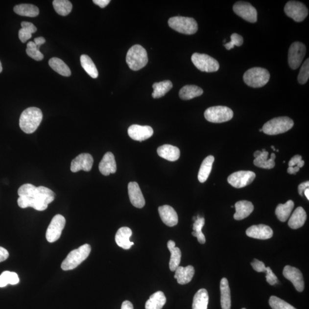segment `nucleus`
I'll return each instance as SVG.
<instances>
[{
    "instance_id": "f257e3e1",
    "label": "nucleus",
    "mask_w": 309,
    "mask_h": 309,
    "mask_svg": "<svg viewBox=\"0 0 309 309\" xmlns=\"http://www.w3.org/2000/svg\"><path fill=\"white\" fill-rule=\"evenodd\" d=\"M18 194V203L20 208H32L41 212L48 208L49 204L53 201L55 196V193L50 189L44 186L37 188L29 183L20 187Z\"/></svg>"
},
{
    "instance_id": "f03ea898",
    "label": "nucleus",
    "mask_w": 309,
    "mask_h": 309,
    "mask_svg": "<svg viewBox=\"0 0 309 309\" xmlns=\"http://www.w3.org/2000/svg\"><path fill=\"white\" fill-rule=\"evenodd\" d=\"M42 111L38 108L30 107L23 112L20 116V128L25 133L30 134L36 131L43 120Z\"/></svg>"
},
{
    "instance_id": "7ed1b4c3",
    "label": "nucleus",
    "mask_w": 309,
    "mask_h": 309,
    "mask_svg": "<svg viewBox=\"0 0 309 309\" xmlns=\"http://www.w3.org/2000/svg\"><path fill=\"white\" fill-rule=\"evenodd\" d=\"M90 244H85L78 249L71 251L62 263V269L64 271L75 269L86 260L91 253Z\"/></svg>"
},
{
    "instance_id": "20e7f679",
    "label": "nucleus",
    "mask_w": 309,
    "mask_h": 309,
    "mask_svg": "<svg viewBox=\"0 0 309 309\" xmlns=\"http://www.w3.org/2000/svg\"><path fill=\"white\" fill-rule=\"evenodd\" d=\"M147 51L140 45H135L128 50L126 63L132 71H137L144 68L148 63Z\"/></svg>"
},
{
    "instance_id": "39448f33",
    "label": "nucleus",
    "mask_w": 309,
    "mask_h": 309,
    "mask_svg": "<svg viewBox=\"0 0 309 309\" xmlns=\"http://www.w3.org/2000/svg\"><path fill=\"white\" fill-rule=\"evenodd\" d=\"M270 74L263 68L255 67L247 70L243 75V80L248 86L253 88L262 87L269 81Z\"/></svg>"
},
{
    "instance_id": "423d86ee",
    "label": "nucleus",
    "mask_w": 309,
    "mask_h": 309,
    "mask_svg": "<svg viewBox=\"0 0 309 309\" xmlns=\"http://www.w3.org/2000/svg\"><path fill=\"white\" fill-rule=\"evenodd\" d=\"M294 121L286 117H278L273 119L263 125L262 131L269 135H276L286 132L293 128Z\"/></svg>"
},
{
    "instance_id": "0eeeda50",
    "label": "nucleus",
    "mask_w": 309,
    "mask_h": 309,
    "mask_svg": "<svg viewBox=\"0 0 309 309\" xmlns=\"http://www.w3.org/2000/svg\"><path fill=\"white\" fill-rule=\"evenodd\" d=\"M168 25L179 33L193 35L198 31V26L195 20L186 17H173L168 20Z\"/></svg>"
},
{
    "instance_id": "6e6552de",
    "label": "nucleus",
    "mask_w": 309,
    "mask_h": 309,
    "mask_svg": "<svg viewBox=\"0 0 309 309\" xmlns=\"http://www.w3.org/2000/svg\"><path fill=\"white\" fill-rule=\"evenodd\" d=\"M232 110L225 106H215L208 108L205 112L207 120L214 123H221L230 120L233 117Z\"/></svg>"
},
{
    "instance_id": "1a4fd4ad",
    "label": "nucleus",
    "mask_w": 309,
    "mask_h": 309,
    "mask_svg": "<svg viewBox=\"0 0 309 309\" xmlns=\"http://www.w3.org/2000/svg\"><path fill=\"white\" fill-rule=\"evenodd\" d=\"M191 60L193 65L202 72H215L219 69L218 61L206 54L193 53Z\"/></svg>"
},
{
    "instance_id": "9d476101",
    "label": "nucleus",
    "mask_w": 309,
    "mask_h": 309,
    "mask_svg": "<svg viewBox=\"0 0 309 309\" xmlns=\"http://www.w3.org/2000/svg\"><path fill=\"white\" fill-rule=\"evenodd\" d=\"M284 11L288 17L298 23L303 22L309 13L307 6L303 3L296 1H288Z\"/></svg>"
},
{
    "instance_id": "9b49d317",
    "label": "nucleus",
    "mask_w": 309,
    "mask_h": 309,
    "mask_svg": "<svg viewBox=\"0 0 309 309\" xmlns=\"http://www.w3.org/2000/svg\"><path fill=\"white\" fill-rule=\"evenodd\" d=\"M66 223V219L62 215L57 214L53 217L46 232V238L49 242H55L60 238Z\"/></svg>"
},
{
    "instance_id": "f8f14e48",
    "label": "nucleus",
    "mask_w": 309,
    "mask_h": 309,
    "mask_svg": "<svg viewBox=\"0 0 309 309\" xmlns=\"http://www.w3.org/2000/svg\"><path fill=\"white\" fill-rule=\"evenodd\" d=\"M307 48L303 43L295 42L291 44L288 53V63L292 70H297L303 60Z\"/></svg>"
},
{
    "instance_id": "ddd939ff",
    "label": "nucleus",
    "mask_w": 309,
    "mask_h": 309,
    "mask_svg": "<svg viewBox=\"0 0 309 309\" xmlns=\"http://www.w3.org/2000/svg\"><path fill=\"white\" fill-rule=\"evenodd\" d=\"M254 172L250 171H240L230 175L227 181L234 188L240 189L251 184L256 178Z\"/></svg>"
},
{
    "instance_id": "4468645a",
    "label": "nucleus",
    "mask_w": 309,
    "mask_h": 309,
    "mask_svg": "<svg viewBox=\"0 0 309 309\" xmlns=\"http://www.w3.org/2000/svg\"><path fill=\"white\" fill-rule=\"evenodd\" d=\"M236 14L248 22L254 23L257 21V11L249 2L238 1L233 6Z\"/></svg>"
},
{
    "instance_id": "2eb2a0df",
    "label": "nucleus",
    "mask_w": 309,
    "mask_h": 309,
    "mask_svg": "<svg viewBox=\"0 0 309 309\" xmlns=\"http://www.w3.org/2000/svg\"><path fill=\"white\" fill-rule=\"evenodd\" d=\"M94 164V159L89 154H81L71 162V171L77 172L80 170L88 172L91 170Z\"/></svg>"
},
{
    "instance_id": "dca6fc26",
    "label": "nucleus",
    "mask_w": 309,
    "mask_h": 309,
    "mask_svg": "<svg viewBox=\"0 0 309 309\" xmlns=\"http://www.w3.org/2000/svg\"><path fill=\"white\" fill-rule=\"evenodd\" d=\"M283 275L287 280L291 282L298 291H304V281L303 276L300 270L294 267L287 265L284 267Z\"/></svg>"
},
{
    "instance_id": "f3484780",
    "label": "nucleus",
    "mask_w": 309,
    "mask_h": 309,
    "mask_svg": "<svg viewBox=\"0 0 309 309\" xmlns=\"http://www.w3.org/2000/svg\"><path fill=\"white\" fill-rule=\"evenodd\" d=\"M128 134L133 140L142 142L151 138L154 134V130L148 125L143 126V125L134 124L129 127Z\"/></svg>"
},
{
    "instance_id": "a211bd4d",
    "label": "nucleus",
    "mask_w": 309,
    "mask_h": 309,
    "mask_svg": "<svg viewBox=\"0 0 309 309\" xmlns=\"http://www.w3.org/2000/svg\"><path fill=\"white\" fill-rule=\"evenodd\" d=\"M254 156L255 157L254 164L258 167L272 169L276 166V163H275V159L276 158V154L272 153L270 158L268 159L269 152H267L265 149H263L262 151H257L255 152Z\"/></svg>"
},
{
    "instance_id": "6ab92c4d",
    "label": "nucleus",
    "mask_w": 309,
    "mask_h": 309,
    "mask_svg": "<svg viewBox=\"0 0 309 309\" xmlns=\"http://www.w3.org/2000/svg\"><path fill=\"white\" fill-rule=\"evenodd\" d=\"M128 195L132 205L135 208L142 209L145 205V199L137 182H131L128 186Z\"/></svg>"
},
{
    "instance_id": "aec40b11",
    "label": "nucleus",
    "mask_w": 309,
    "mask_h": 309,
    "mask_svg": "<svg viewBox=\"0 0 309 309\" xmlns=\"http://www.w3.org/2000/svg\"><path fill=\"white\" fill-rule=\"evenodd\" d=\"M246 235L259 239H268L273 236V231L269 226L264 225H253L246 230Z\"/></svg>"
},
{
    "instance_id": "412c9836",
    "label": "nucleus",
    "mask_w": 309,
    "mask_h": 309,
    "mask_svg": "<svg viewBox=\"0 0 309 309\" xmlns=\"http://www.w3.org/2000/svg\"><path fill=\"white\" fill-rule=\"evenodd\" d=\"M159 215L165 225L169 227H173L178 223V216L175 210L170 206L164 205L159 207L158 209Z\"/></svg>"
},
{
    "instance_id": "4be33fe9",
    "label": "nucleus",
    "mask_w": 309,
    "mask_h": 309,
    "mask_svg": "<svg viewBox=\"0 0 309 309\" xmlns=\"http://www.w3.org/2000/svg\"><path fill=\"white\" fill-rule=\"evenodd\" d=\"M98 168L101 174L104 176H108L116 172L117 163L113 153L108 152L104 155L98 166Z\"/></svg>"
},
{
    "instance_id": "5701e85b",
    "label": "nucleus",
    "mask_w": 309,
    "mask_h": 309,
    "mask_svg": "<svg viewBox=\"0 0 309 309\" xmlns=\"http://www.w3.org/2000/svg\"><path fill=\"white\" fill-rule=\"evenodd\" d=\"M132 235V230L129 227H121L118 230L116 236H115V241H116L118 245L123 248V249H130L131 246L134 244V242H131L130 240Z\"/></svg>"
},
{
    "instance_id": "b1692460",
    "label": "nucleus",
    "mask_w": 309,
    "mask_h": 309,
    "mask_svg": "<svg viewBox=\"0 0 309 309\" xmlns=\"http://www.w3.org/2000/svg\"><path fill=\"white\" fill-rule=\"evenodd\" d=\"M157 152L159 157L170 162L178 160L181 155V152L178 147L169 144L161 146L158 148Z\"/></svg>"
},
{
    "instance_id": "393cba45",
    "label": "nucleus",
    "mask_w": 309,
    "mask_h": 309,
    "mask_svg": "<svg viewBox=\"0 0 309 309\" xmlns=\"http://www.w3.org/2000/svg\"><path fill=\"white\" fill-rule=\"evenodd\" d=\"M194 274V268L191 265L186 267L178 266L175 270L174 278L179 284L186 285L191 281Z\"/></svg>"
},
{
    "instance_id": "a878e982",
    "label": "nucleus",
    "mask_w": 309,
    "mask_h": 309,
    "mask_svg": "<svg viewBox=\"0 0 309 309\" xmlns=\"http://www.w3.org/2000/svg\"><path fill=\"white\" fill-rule=\"evenodd\" d=\"M236 212L234 218L237 220L244 219L249 216L254 210L253 203L247 200H241L236 203Z\"/></svg>"
},
{
    "instance_id": "bb28decb",
    "label": "nucleus",
    "mask_w": 309,
    "mask_h": 309,
    "mask_svg": "<svg viewBox=\"0 0 309 309\" xmlns=\"http://www.w3.org/2000/svg\"><path fill=\"white\" fill-rule=\"evenodd\" d=\"M307 215L302 207H298L291 215L288 225L292 229H298L303 226L307 220Z\"/></svg>"
},
{
    "instance_id": "cd10ccee",
    "label": "nucleus",
    "mask_w": 309,
    "mask_h": 309,
    "mask_svg": "<svg viewBox=\"0 0 309 309\" xmlns=\"http://www.w3.org/2000/svg\"><path fill=\"white\" fill-rule=\"evenodd\" d=\"M167 247L171 253L170 260H169V269L171 271H175L181 263L182 253L179 248L175 247V243L173 240H169Z\"/></svg>"
},
{
    "instance_id": "c85d7f7f",
    "label": "nucleus",
    "mask_w": 309,
    "mask_h": 309,
    "mask_svg": "<svg viewBox=\"0 0 309 309\" xmlns=\"http://www.w3.org/2000/svg\"><path fill=\"white\" fill-rule=\"evenodd\" d=\"M220 303L222 309H230L232 306L231 294L229 282L226 278H222L220 281Z\"/></svg>"
},
{
    "instance_id": "c756f323",
    "label": "nucleus",
    "mask_w": 309,
    "mask_h": 309,
    "mask_svg": "<svg viewBox=\"0 0 309 309\" xmlns=\"http://www.w3.org/2000/svg\"><path fill=\"white\" fill-rule=\"evenodd\" d=\"M166 303V298L162 291H159L149 297L146 302L145 309H162Z\"/></svg>"
},
{
    "instance_id": "7c9ffc66",
    "label": "nucleus",
    "mask_w": 309,
    "mask_h": 309,
    "mask_svg": "<svg viewBox=\"0 0 309 309\" xmlns=\"http://www.w3.org/2000/svg\"><path fill=\"white\" fill-rule=\"evenodd\" d=\"M203 91L201 88L194 85H187L179 91V97L182 100H189L201 96Z\"/></svg>"
},
{
    "instance_id": "2f4dec72",
    "label": "nucleus",
    "mask_w": 309,
    "mask_h": 309,
    "mask_svg": "<svg viewBox=\"0 0 309 309\" xmlns=\"http://www.w3.org/2000/svg\"><path fill=\"white\" fill-rule=\"evenodd\" d=\"M214 162V157L212 155L204 159L198 173V180L200 183L205 182L208 180L210 172L212 171L213 163Z\"/></svg>"
},
{
    "instance_id": "473e14b6",
    "label": "nucleus",
    "mask_w": 309,
    "mask_h": 309,
    "mask_svg": "<svg viewBox=\"0 0 309 309\" xmlns=\"http://www.w3.org/2000/svg\"><path fill=\"white\" fill-rule=\"evenodd\" d=\"M209 297L205 288L199 290L193 297L192 309H208Z\"/></svg>"
},
{
    "instance_id": "72a5a7b5",
    "label": "nucleus",
    "mask_w": 309,
    "mask_h": 309,
    "mask_svg": "<svg viewBox=\"0 0 309 309\" xmlns=\"http://www.w3.org/2000/svg\"><path fill=\"white\" fill-rule=\"evenodd\" d=\"M294 203L292 200H288L285 204H280L277 207L276 214L281 222H286L294 209Z\"/></svg>"
},
{
    "instance_id": "f704fd0d",
    "label": "nucleus",
    "mask_w": 309,
    "mask_h": 309,
    "mask_svg": "<svg viewBox=\"0 0 309 309\" xmlns=\"http://www.w3.org/2000/svg\"><path fill=\"white\" fill-rule=\"evenodd\" d=\"M14 12L22 16L35 18L39 15V9L32 4H23L16 5L14 8Z\"/></svg>"
},
{
    "instance_id": "c9c22d12",
    "label": "nucleus",
    "mask_w": 309,
    "mask_h": 309,
    "mask_svg": "<svg viewBox=\"0 0 309 309\" xmlns=\"http://www.w3.org/2000/svg\"><path fill=\"white\" fill-rule=\"evenodd\" d=\"M49 65L56 72L63 76L69 77L71 75L70 68L62 60L57 57H52L49 61Z\"/></svg>"
},
{
    "instance_id": "e433bc0d",
    "label": "nucleus",
    "mask_w": 309,
    "mask_h": 309,
    "mask_svg": "<svg viewBox=\"0 0 309 309\" xmlns=\"http://www.w3.org/2000/svg\"><path fill=\"white\" fill-rule=\"evenodd\" d=\"M173 87L171 81L165 80L159 83H155L153 84L152 88L154 92L152 94V96L154 98H160L171 90Z\"/></svg>"
},
{
    "instance_id": "4c0bfd02",
    "label": "nucleus",
    "mask_w": 309,
    "mask_h": 309,
    "mask_svg": "<svg viewBox=\"0 0 309 309\" xmlns=\"http://www.w3.org/2000/svg\"><path fill=\"white\" fill-rule=\"evenodd\" d=\"M80 62L81 66H82L85 71L91 77L94 78V79H96L98 75V71L96 66L95 65L93 61L92 60L90 57L86 55H81L80 57Z\"/></svg>"
},
{
    "instance_id": "58836bf2",
    "label": "nucleus",
    "mask_w": 309,
    "mask_h": 309,
    "mask_svg": "<svg viewBox=\"0 0 309 309\" xmlns=\"http://www.w3.org/2000/svg\"><path fill=\"white\" fill-rule=\"evenodd\" d=\"M22 28L20 29L19 37L20 41L25 43L32 37V34L37 31V28L33 24L29 22H22Z\"/></svg>"
},
{
    "instance_id": "ea45409f",
    "label": "nucleus",
    "mask_w": 309,
    "mask_h": 309,
    "mask_svg": "<svg viewBox=\"0 0 309 309\" xmlns=\"http://www.w3.org/2000/svg\"><path fill=\"white\" fill-rule=\"evenodd\" d=\"M53 6L56 12L63 16L69 15L72 9V4L68 0H55Z\"/></svg>"
},
{
    "instance_id": "a19ab883",
    "label": "nucleus",
    "mask_w": 309,
    "mask_h": 309,
    "mask_svg": "<svg viewBox=\"0 0 309 309\" xmlns=\"http://www.w3.org/2000/svg\"><path fill=\"white\" fill-rule=\"evenodd\" d=\"M205 218L198 216L196 217L195 222L193 225V232L192 233V235L196 237L198 242L201 244H204L206 242L205 236L202 232L203 227L205 225Z\"/></svg>"
},
{
    "instance_id": "79ce46f5",
    "label": "nucleus",
    "mask_w": 309,
    "mask_h": 309,
    "mask_svg": "<svg viewBox=\"0 0 309 309\" xmlns=\"http://www.w3.org/2000/svg\"><path fill=\"white\" fill-rule=\"evenodd\" d=\"M26 52L30 57L36 61H41L44 59L42 53L40 52L39 48L33 42H30L27 44Z\"/></svg>"
},
{
    "instance_id": "37998d69",
    "label": "nucleus",
    "mask_w": 309,
    "mask_h": 309,
    "mask_svg": "<svg viewBox=\"0 0 309 309\" xmlns=\"http://www.w3.org/2000/svg\"><path fill=\"white\" fill-rule=\"evenodd\" d=\"M269 305L273 309H296L286 301L276 296L270 298Z\"/></svg>"
},
{
    "instance_id": "c03bdc74",
    "label": "nucleus",
    "mask_w": 309,
    "mask_h": 309,
    "mask_svg": "<svg viewBox=\"0 0 309 309\" xmlns=\"http://www.w3.org/2000/svg\"><path fill=\"white\" fill-rule=\"evenodd\" d=\"M309 77V59H308L302 64L300 73H299L298 80L299 83L304 84L307 82Z\"/></svg>"
},
{
    "instance_id": "a18cd8bd",
    "label": "nucleus",
    "mask_w": 309,
    "mask_h": 309,
    "mask_svg": "<svg viewBox=\"0 0 309 309\" xmlns=\"http://www.w3.org/2000/svg\"><path fill=\"white\" fill-rule=\"evenodd\" d=\"M243 43V39L242 36L237 33H233L231 36V42L225 44V47L227 50L234 48L235 46L240 47Z\"/></svg>"
},
{
    "instance_id": "49530a36",
    "label": "nucleus",
    "mask_w": 309,
    "mask_h": 309,
    "mask_svg": "<svg viewBox=\"0 0 309 309\" xmlns=\"http://www.w3.org/2000/svg\"><path fill=\"white\" fill-rule=\"evenodd\" d=\"M1 275L5 278V280L8 284L14 285L18 284L19 283L20 280L18 275L16 273L5 271H4V272H3Z\"/></svg>"
},
{
    "instance_id": "de8ad7c7",
    "label": "nucleus",
    "mask_w": 309,
    "mask_h": 309,
    "mask_svg": "<svg viewBox=\"0 0 309 309\" xmlns=\"http://www.w3.org/2000/svg\"><path fill=\"white\" fill-rule=\"evenodd\" d=\"M302 157L301 155H296L294 157L291 159V160L288 162V167H295L297 166L299 168H302L304 167L305 165V162L302 160Z\"/></svg>"
},
{
    "instance_id": "09e8293b",
    "label": "nucleus",
    "mask_w": 309,
    "mask_h": 309,
    "mask_svg": "<svg viewBox=\"0 0 309 309\" xmlns=\"http://www.w3.org/2000/svg\"><path fill=\"white\" fill-rule=\"evenodd\" d=\"M266 281L270 285H274L278 283V278L271 270L270 267H266Z\"/></svg>"
},
{
    "instance_id": "8fccbe9b",
    "label": "nucleus",
    "mask_w": 309,
    "mask_h": 309,
    "mask_svg": "<svg viewBox=\"0 0 309 309\" xmlns=\"http://www.w3.org/2000/svg\"><path fill=\"white\" fill-rule=\"evenodd\" d=\"M251 266L253 267V269L257 271V272H264L266 273V267L263 262L261 261L255 259L253 262L251 263Z\"/></svg>"
},
{
    "instance_id": "3c124183",
    "label": "nucleus",
    "mask_w": 309,
    "mask_h": 309,
    "mask_svg": "<svg viewBox=\"0 0 309 309\" xmlns=\"http://www.w3.org/2000/svg\"><path fill=\"white\" fill-rule=\"evenodd\" d=\"M8 257L9 253L7 250L4 247H0V262L7 260Z\"/></svg>"
},
{
    "instance_id": "603ef678",
    "label": "nucleus",
    "mask_w": 309,
    "mask_h": 309,
    "mask_svg": "<svg viewBox=\"0 0 309 309\" xmlns=\"http://www.w3.org/2000/svg\"><path fill=\"white\" fill-rule=\"evenodd\" d=\"M309 181L302 183H301V184L299 185V186H298V192H299V193H300V195L301 196H303L304 195V191H305V190H307V189H309Z\"/></svg>"
},
{
    "instance_id": "864d4df0",
    "label": "nucleus",
    "mask_w": 309,
    "mask_h": 309,
    "mask_svg": "<svg viewBox=\"0 0 309 309\" xmlns=\"http://www.w3.org/2000/svg\"><path fill=\"white\" fill-rule=\"evenodd\" d=\"M94 4L99 6L100 8H104L110 4V0H94Z\"/></svg>"
},
{
    "instance_id": "5fc2aeb1",
    "label": "nucleus",
    "mask_w": 309,
    "mask_h": 309,
    "mask_svg": "<svg viewBox=\"0 0 309 309\" xmlns=\"http://www.w3.org/2000/svg\"><path fill=\"white\" fill-rule=\"evenodd\" d=\"M34 43H35L36 46L40 49V46L46 43V39L43 37H37V38L34 39Z\"/></svg>"
},
{
    "instance_id": "6e6d98bb",
    "label": "nucleus",
    "mask_w": 309,
    "mask_h": 309,
    "mask_svg": "<svg viewBox=\"0 0 309 309\" xmlns=\"http://www.w3.org/2000/svg\"><path fill=\"white\" fill-rule=\"evenodd\" d=\"M121 309H134L133 305L130 301H125L121 305Z\"/></svg>"
},
{
    "instance_id": "4d7b16f0",
    "label": "nucleus",
    "mask_w": 309,
    "mask_h": 309,
    "mask_svg": "<svg viewBox=\"0 0 309 309\" xmlns=\"http://www.w3.org/2000/svg\"><path fill=\"white\" fill-rule=\"evenodd\" d=\"M300 168L298 167L297 166H295V167H288L287 169V172L290 174H296V173L300 171Z\"/></svg>"
},
{
    "instance_id": "13d9d810",
    "label": "nucleus",
    "mask_w": 309,
    "mask_h": 309,
    "mask_svg": "<svg viewBox=\"0 0 309 309\" xmlns=\"http://www.w3.org/2000/svg\"><path fill=\"white\" fill-rule=\"evenodd\" d=\"M8 283H6L5 278L1 275H0V287H4L7 286Z\"/></svg>"
},
{
    "instance_id": "bf43d9fd",
    "label": "nucleus",
    "mask_w": 309,
    "mask_h": 309,
    "mask_svg": "<svg viewBox=\"0 0 309 309\" xmlns=\"http://www.w3.org/2000/svg\"><path fill=\"white\" fill-rule=\"evenodd\" d=\"M304 194L306 196V197H307V198L308 200H309V189L305 190V191H304Z\"/></svg>"
},
{
    "instance_id": "052dcab7",
    "label": "nucleus",
    "mask_w": 309,
    "mask_h": 309,
    "mask_svg": "<svg viewBox=\"0 0 309 309\" xmlns=\"http://www.w3.org/2000/svg\"><path fill=\"white\" fill-rule=\"evenodd\" d=\"M2 67L1 62H0V73L2 72Z\"/></svg>"
},
{
    "instance_id": "680f3d73",
    "label": "nucleus",
    "mask_w": 309,
    "mask_h": 309,
    "mask_svg": "<svg viewBox=\"0 0 309 309\" xmlns=\"http://www.w3.org/2000/svg\"><path fill=\"white\" fill-rule=\"evenodd\" d=\"M271 148H273V150H274V151H276V148H275V147H274V146H273V145L271 146Z\"/></svg>"
},
{
    "instance_id": "e2e57ef3",
    "label": "nucleus",
    "mask_w": 309,
    "mask_h": 309,
    "mask_svg": "<svg viewBox=\"0 0 309 309\" xmlns=\"http://www.w3.org/2000/svg\"><path fill=\"white\" fill-rule=\"evenodd\" d=\"M260 132H262V129H260Z\"/></svg>"
},
{
    "instance_id": "0e129e2a",
    "label": "nucleus",
    "mask_w": 309,
    "mask_h": 309,
    "mask_svg": "<svg viewBox=\"0 0 309 309\" xmlns=\"http://www.w3.org/2000/svg\"><path fill=\"white\" fill-rule=\"evenodd\" d=\"M245 309V308H243V309Z\"/></svg>"
}]
</instances>
